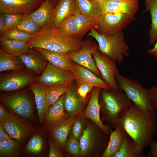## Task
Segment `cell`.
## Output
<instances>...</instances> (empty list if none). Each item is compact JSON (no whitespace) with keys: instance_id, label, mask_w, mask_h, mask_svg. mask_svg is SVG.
Listing matches in <instances>:
<instances>
[{"instance_id":"42","label":"cell","mask_w":157,"mask_h":157,"mask_svg":"<svg viewBox=\"0 0 157 157\" xmlns=\"http://www.w3.org/2000/svg\"><path fill=\"white\" fill-rule=\"evenodd\" d=\"M49 146V157H63L64 156L60 147L53 139H48Z\"/></svg>"},{"instance_id":"8","label":"cell","mask_w":157,"mask_h":157,"mask_svg":"<svg viewBox=\"0 0 157 157\" xmlns=\"http://www.w3.org/2000/svg\"><path fill=\"white\" fill-rule=\"evenodd\" d=\"M0 102L14 113L26 118L33 116L31 102L27 93L24 91L0 94Z\"/></svg>"},{"instance_id":"39","label":"cell","mask_w":157,"mask_h":157,"mask_svg":"<svg viewBox=\"0 0 157 157\" xmlns=\"http://www.w3.org/2000/svg\"><path fill=\"white\" fill-rule=\"evenodd\" d=\"M80 115L73 125L68 136L79 141L83 135L87 121Z\"/></svg>"},{"instance_id":"47","label":"cell","mask_w":157,"mask_h":157,"mask_svg":"<svg viewBox=\"0 0 157 157\" xmlns=\"http://www.w3.org/2000/svg\"><path fill=\"white\" fill-rule=\"evenodd\" d=\"M8 113L2 103L0 104V121L3 122L7 117Z\"/></svg>"},{"instance_id":"12","label":"cell","mask_w":157,"mask_h":157,"mask_svg":"<svg viewBox=\"0 0 157 157\" xmlns=\"http://www.w3.org/2000/svg\"><path fill=\"white\" fill-rule=\"evenodd\" d=\"M35 81L46 86H69L74 82V77L72 73L59 68L48 62L44 70Z\"/></svg>"},{"instance_id":"5","label":"cell","mask_w":157,"mask_h":157,"mask_svg":"<svg viewBox=\"0 0 157 157\" xmlns=\"http://www.w3.org/2000/svg\"><path fill=\"white\" fill-rule=\"evenodd\" d=\"M109 137L92 121H87L79 141L80 157H101L107 146Z\"/></svg>"},{"instance_id":"41","label":"cell","mask_w":157,"mask_h":157,"mask_svg":"<svg viewBox=\"0 0 157 157\" xmlns=\"http://www.w3.org/2000/svg\"><path fill=\"white\" fill-rule=\"evenodd\" d=\"M43 147V141L42 137L35 135L32 137L28 142L26 149L28 152L33 154L40 153Z\"/></svg>"},{"instance_id":"1","label":"cell","mask_w":157,"mask_h":157,"mask_svg":"<svg viewBox=\"0 0 157 157\" xmlns=\"http://www.w3.org/2000/svg\"><path fill=\"white\" fill-rule=\"evenodd\" d=\"M143 150L149 147L157 135L156 113L147 111L133 104L117 121Z\"/></svg>"},{"instance_id":"17","label":"cell","mask_w":157,"mask_h":157,"mask_svg":"<svg viewBox=\"0 0 157 157\" xmlns=\"http://www.w3.org/2000/svg\"><path fill=\"white\" fill-rule=\"evenodd\" d=\"M41 0H0L1 14H30Z\"/></svg>"},{"instance_id":"18","label":"cell","mask_w":157,"mask_h":157,"mask_svg":"<svg viewBox=\"0 0 157 157\" xmlns=\"http://www.w3.org/2000/svg\"><path fill=\"white\" fill-rule=\"evenodd\" d=\"M85 100L80 96L73 84L68 87L66 92L64 105L69 118L76 116L81 113Z\"/></svg>"},{"instance_id":"33","label":"cell","mask_w":157,"mask_h":157,"mask_svg":"<svg viewBox=\"0 0 157 157\" xmlns=\"http://www.w3.org/2000/svg\"><path fill=\"white\" fill-rule=\"evenodd\" d=\"M69 86L55 85L47 86L46 89L45 115L49 108L65 93Z\"/></svg>"},{"instance_id":"35","label":"cell","mask_w":157,"mask_h":157,"mask_svg":"<svg viewBox=\"0 0 157 157\" xmlns=\"http://www.w3.org/2000/svg\"><path fill=\"white\" fill-rule=\"evenodd\" d=\"M18 141L12 139L0 142V157L17 156L20 152V145Z\"/></svg>"},{"instance_id":"21","label":"cell","mask_w":157,"mask_h":157,"mask_svg":"<svg viewBox=\"0 0 157 157\" xmlns=\"http://www.w3.org/2000/svg\"><path fill=\"white\" fill-rule=\"evenodd\" d=\"M77 116L62 121L50 128L52 137L63 150H64L71 128L78 118Z\"/></svg>"},{"instance_id":"9","label":"cell","mask_w":157,"mask_h":157,"mask_svg":"<svg viewBox=\"0 0 157 157\" xmlns=\"http://www.w3.org/2000/svg\"><path fill=\"white\" fill-rule=\"evenodd\" d=\"M40 74L27 69L1 74L0 91L11 92L18 90L35 81Z\"/></svg>"},{"instance_id":"13","label":"cell","mask_w":157,"mask_h":157,"mask_svg":"<svg viewBox=\"0 0 157 157\" xmlns=\"http://www.w3.org/2000/svg\"><path fill=\"white\" fill-rule=\"evenodd\" d=\"M101 89L99 87H94L88 104L80 115L84 118L90 119L98 126L104 134L110 135L111 127L103 122L100 116L99 98Z\"/></svg>"},{"instance_id":"38","label":"cell","mask_w":157,"mask_h":157,"mask_svg":"<svg viewBox=\"0 0 157 157\" xmlns=\"http://www.w3.org/2000/svg\"><path fill=\"white\" fill-rule=\"evenodd\" d=\"M5 26V33L15 29L21 21L22 14L3 13L0 14Z\"/></svg>"},{"instance_id":"46","label":"cell","mask_w":157,"mask_h":157,"mask_svg":"<svg viewBox=\"0 0 157 157\" xmlns=\"http://www.w3.org/2000/svg\"><path fill=\"white\" fill-rule=\"evenodd\" d=\"M150 151L148 157H157V140H153L150 147Z\"/></svg>"},{"instance_id":"20","label":"cell","mask_w":157,"mask_h":157,"mask_svg":"<svg viewBox=\"0 0 157 157\" xmlns=\"http://www.w3.org/2000/svg\"><path fill=\"white\" fill-rule=\"evenodd\" d=\"M66 92L48 108L44 122L46 127L51 128L56 124L69 118L66 113L64 105Z\"/></svg>"},{"instance_id":"32","label":"cell","mask_w":157,"mask_h":157,"mask_svg":"<svg viewBox=\"0 0 157 157\" xmlns=\"http://www.w3.org/2000/svg\"><path fill=\"white\" fill-rule=\"evenodd\" d=\"M75 14L77 26L76 38L81 40L88 32L94 27L97 20H92L86 17L81 14L77 6Z\"/></svg>"},{"instance_id":"30","label":"cell","mask_w":157,"mask_h":157,"mask_svg":"<svg viewBox=\"0 0 157 157\" xmlns=\"http://www.w3.org/2000/svg\"><path fill=\"white\" fill-rule=\"evenodd\" d=\"M144 1L146 10L149 11L151 16V27L148 33L149 43L154 46L157 40V0Z\"/></svg>"},{"instance_id":"37","label":"cell","mask_w":157,"mask_h":157,"mask_svg":"<svg viewBox=\"0 0 157 157\" xmlns=\"http://www.w3.org/2000/svg\"><path fill=\"white\" fill-rule=\"evenodd\" d=\"M57 28L70 37L76 38L77 26L75 15L66 19Z\"/></svg>"},{"instance_id":"49","label":"cell","mask_w":157,"mask_h":157,"mask_svg":"<svg viewBox=\"0 0 157 157\" xmlns=\"http://www.w3.org/2000/svg\"><path fill=\"white\" fill-rule=\"evenodd\" d=\"M0 31L2 33H5V28L4 23L1 16L0 15Z\"/></svg>"},{"instance_id":"34","label":"cell","mask_w":157,"mask_h":157,"mask_svg":"<svg viewBox=\"0 0 157 157\" xmlns=\"http://www.w3.org/2000/svg\"><path fill=\"white\" fill-rule=\"evenodd\" d=\"M15 29L32 34H38L43 30L32 19L30 14H23L21 21Z\"/></svg>"},{"instance_id":"7","label":"cell","mask_w":157,"mask_h":157,"mask_svg":"<svg viewBox=\"0 0 157 157\" xmlns=\"http://www.w3.org/2000/svg\"><path fill=\"white\" fill-rule=\"evenodd\" d=\"M135 19L126 14L102 13L94 28L100 34L112 35L123 31Z\"/></svg>"},{"instance_id":"31","label":"cell","mask_w":157,"mask_h":157,"mask_svg":"<svg viewBox=\"0 0 157 157\" xmlns=\"http://www.w3.org/2000/svg\"><path fill=\"white\" fill-rule=\"evenodd\" d=\"M2 50L13 55L19 57L28 52L29 48L26 42L13 40H3L0 41Z\"/></svg>"},{"instance_id":"28","label":"cell","mask_w":157,"mask_h":157,"mask_svg":"<svg viewBox=\"0 0 157 157\" xmlns=\"http://www.w3.org/2000/svg\"><path fill=\"white\" fill-rule=\"evenodd\" d=\"M26 69L23 62L18 56L0 50V72L18 71Z\"/></svg>"},{"instance_id":"6","label":"cell","mask_w":157,"mask_h":157,"mask_svg":"<svg viewBox=\"0 0 157 157\" xmlns=\"http://www.w3.org/2000/svg\"><path fill=\"white\" fill-rule=\"evenodd\" d=\"M116 80L119 90L124 91L134 104L147 111L156 113L151 103L149 89L139 82L120 74Z\"/></svg>"},{"instance_id":"27","label":"cell","mask_w":157,"mask_h":157,"mask_svg":"<svg viewBox=\"0 0 157 157\" xmlns=\"http://www.w3.org/2000/svg\"><path fill=\"white\" fill-rule=\"evenodd\" d=\"M115 129H111L107 146L101 157H113L120 148L124 138V130L119 126L116 125Z\"/></svg>"},{"instance_id":"3","label":"cell","mask_w":157,"mask_h":157,"mask_svg":"<svg viewBox=\"0 0 157 157\" xmlns=\"http://www.w3.org/2000/svg\"><path fill=\"white\" fill-rule=\"evenodd\" d=\"M100 114L103 122L115 128L117 121L134 104L123 91L102 89L99 98Z\"/></svg>"},{"instance_id":"2","label":"cell","mask_w":157,"mask_h":157,"mask_svg":"<svg viewBox=\"0 0 157 157\" xmlns=\"http://www.w3.org/2000/svg\"><path fill=\"white\" fill-rule=\"evenodd\" d=\"M83 41L70 37L58 28L51 26L43 30L26 42L31 49L41 48L62 54L80 49Z\"/></svg>"},{"instance_id":"23","label":"cell","mask_w":157,"mask_h":157,"mask_svg":"<svg viewBox=\"0 0 157 157\" xmlns=\"http://www.w3.org/2000/svg\"><path fill=\"white\" fill-rule=\"evenodd\" d=\"M76 7L75 0H60L54 8V18L52 26L57 28L66 19L75 15Z\"/></svg>"},{"instance_id":"50","label":"cell","mask_w":157,"mask_h":157,"mask_svg":"<svg viewBox=\"0 0 157 157\" xmlns=\"http://www.w3.org/2000/svg\"><path fill=\"white\" fill-rule=\"evenodd\" d=\"M94 3L99 4V2L101 0H88Z\"/></svg>"},{"instance_id":"19","label":"cell","mask_w":157,"mask_h":157,"mask_svg":"<svg viewBox=\"0 0 157 157\" xmlns=\"http://www.w3.org/2000/svg\"><path fill=\"white\" fill-rule=\"evenodd\" d=\"M54 14V8L50 0H45L30 14L32 19L43 30L52 26Z\"/></svg>"},{"instance_id":"48","label":"cell","mask_w":157,"mask_h":157,"mask_svg":"<svg viewBox=\"0 0 157 157\" xmlns=\"http://www.w3.org/2000/svg\"><path fill=\"white\" fill-rule=\"evenodd\" d=\"M153 46V48L147 50V53L149 55L157 58V40Z\"/></svg>"},{"instance_id":"40","label":"cell","mask_w":157,"mask_h":157,"mask_svg":"<svg viewBox=\"0 0 157 157\" xmlns=\"http://www.w3.org/2000/svg\"><path fill=\"white\" fill-rule=\"evenodd\" d=\"M71 156L80 157L81 149L79 141L68 136L65 149Z\"/></svg>"},{"instance_id":"45","label":"cell","mask_w":157,"mask_h":157,"mask_svg":"<svg viewBox=\"0 0 157 157\" xmlns=\"http://www.w3.org/2000/svg\"><path fill=\"white\" fill-rule=\"evenodd\" d=\"M12 138L5 131L3 122H0V142H3L11 139Z\"/></svg>"},{"instance_id":"10","label":"cell","mask_w":157,"mask_h":157,"mask_svg":"<svg viewBox=\"0 0 157 157\" xmlns=\"http://www.w3.org/2000/svg\"><path fill=\"white\" fill-rule=\"evenodd\" d=\"M98 49V45L90 39L83 41L81 48L67 54L72 61L88 69L97 76L101 78L92 55Z\"/></svg>"},{"instance_id":"43","label":"cell","mask_w":157,"mask_h":157,"mask_svg":"<svg viewBox=\"0 0 157 157\" xmlns=\"http://www.w3.org/2000/svg\"><path fill=\"white\" fill-rule=\"evenodd\" d=\"M94 87L89 84H83L80 85L76 88L80 96L83 98L86 99L88 94L92 91Z\"/></svg>"},{"instance_id":"14","label":"cell","mask_w":157,"mask_h":157,"mask_svg":"<svg viewBox=\"0 0 157 157\" xmlns=\"http://www.w3.org/2000/svg\"><path fill=\"white\" fill-rule=\"evenodd\" d=\"M139 0H101L99 4L103 13L126 14L134 16L139 8Z\"/></svg>"},{"instance_id":"16","label":"cell","mask_w":157,"mask_h":157,"mask_svg":"<svg viewBox=\"0 0 157 157\" xmlns=\"http://www.w3.org/2000/svg\"><path fill=\"white\" fill-rule=\"evenodd\" d=\"M3 124L5 131L10 137L19 142L26 138L31 129L24 121L10 113H8Z\"/></svg>"},{"instance_id":"36","label":"cell","mask_w":157,"mask_h":157,"mask_svg":"<svg viewBox=\"0 0 157 157\" xmlns=\"http://www.w3.org/2000/svg\"><path fill=\"white\" fill-rule=\"evenodd\" d=\"M38 34H30L14 29L2 33L0 37V41L6 40H13L26 42L33 39Z\"/></svg>"},{"instance_id":"29","label":"cell","mask_w":157,"mask_h":157,"mask_svg":"<svg viewBox=\"0 0 157 157\" xmlns=\"http://www.w3.org/2000/svg\"><path fill=\"white\" fill-rule=\"evenodd\" d=\"M76 6L81 14L92 20H97L103 13L99 4L88 0H75Z\"/></svg>"},{"instance_id":"24","label":"cell","mask_w":157,"mask_h":157,"mask_svg":"<svg viewBox=\"0 0 157 157\" xmlns=\"http://www.w3.org/2000/svg\"><path fill=\"white\" fill-rule=\"evenodd\" d=\"M33 49L55 67L72 73V61L68 58L67 54H62L55 53L41 48Z\"/></svg>"},{"instance_id":"44","label":"cell","mask_w":157,"mask_h":157,"mask_svg":"<svg viewBox=\"0 0 157 157\" xmlns=\"http://www.w3.org/2000/svg\"><path fill=\"white\" fill-rule=\"evenodd\" d=\"M150 101L154 108L157 110V85L149 89Z\"/></svg>"},{"instance_id":"25","label":"cell","mask_w":157,"mask_h":157,"mask_svg":"<svg viewBox=\"0 0 157 157\" xmlns=\"http://www.w3.org/2000/svg\"><path fill=\"white\" fill-rule=\"evenodd\" d=\"M28 86L34 95L40 122H43L45 115L47 86L35 81L30 83Z\"/></svg>"},{"instance_id":"26","label":"cell","mask_w":157,"mask_h":157,"mask_svg":"<svg viewBox=\"0 0 157 157\" xmlns=\"http://www.w3.org/2000/svg\"><path fill=\"white\" fill-rule=\"evenodd\" d=\"M124 130V138L122 145L113 157H144L143 153V150L134 139Z\"/></svg>"},{"instance_id":"22","label":"cell","mask_w":157,"mask_h":157,"mask_svg":"<svg viewBox=\"0 0 157 157\" xmlns=\"http://www.w3.org/2000/svg\"><path fill=\"white\" fill-rule=\"evenodd\" d=\"M19 57L26 69L40 74L44 70L48 63L41 55L30 49L28 53L23 54Z\"/></svg>"},{"instance_id":"11","label":"cell","mask_w":157,"mask_h":157,"mask_svg":"<svg viewBox=\"0 0 157 157\" xmlns=\"http://www.w3.org/2000/svg\"><path fill=\"white\" fill-rule=\"evenodd\" d=\"M92 56L101 78L109 86L112 90H119L116 80V77L120 74L116 63L98 49L93 53Z\"/></svg>"},{"instance_id":"4","label":"cell","mask_w":157,"mask_h":157,"mask_svg":"<svg viewBox=\"0 0 157 157\" xmlns=\"http://www.w3.org/2000/svg\"><path fill=\"white\" fill-rule=\"evenodd\" d=\"M89 36L95 39L99 50L108 56L120 66L125 56L129 55V47L124 40L123 31L112 35L100 34L92 28L88 33Z\"/></svg>"},{"instance_id":"15","label":"cell","mask_w":157,"mask_h":157,"mask_svg":"<svg viewBox=\"0 0 157 157\" xmlns=\"http://www.w3.org/2000/svg\"><path fill=\"white\" fill-rule=\"evenodd\" d=\"M72 72L74 77L76 88L81 84H87L94 87L111 90L109 86L101 78L88 69L72 61Z\"/></svg>"}]
</instances>
